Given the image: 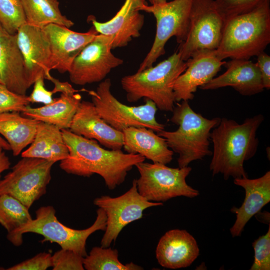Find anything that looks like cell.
Listing matches in <instances>:
<instances>
[{"label":"cell","mask_w":270,"mask_h":270,"mask_svg":"<svg viewBox=\"0 0 270 270\" xmlns=\"http://www.w3.org/2000/svg\"><path fill=\"white\" fill-rule=\"evenodd\" d=\"M270 42V0H262L252 9L224 20L214 52L222 60H250L264 52Z\"/></svg>","instance_id":"cell-3"},{"label":"cell","mask_w":270,"mask_h":270,"mask_svg":"<svg viewBox=\"0 0 270 270\" xmlns=\"http://www.w3.org/2000/svg\"><path fill=\"white\" fill-rule=\"evenodd\" d=\"M264 120L262 114L246 118L242 124L223 118L211 131L214 150L210 170L212 176L220 174L226 180L247 177L244 162L256 154V132Z\"/></svg>","instance_id":"cell-2"},{"label":"cell","mask_w":270,"mask_h":270,"mask_svg":"<svg viewBox=\"0 0 270 270\" xmlns=\"http://www.w3.org/2000/svg\"><path fill=\"white\" fill-rule=\"evenodd\" d=\"M10 162L8 157L6 154L4 150L0 146V180L1 174L10 168Z\"/></svg>","instance_id":"cell-39"},{"label":"cell","mask_w":270,"mask_h":270,"mask_svg":"<svg viewBox=\"0 0 270 270\" xmlns=\"http://www.w3.org/2000/svg\"><path fill=\"white\" fill-rule=\"evenodd\" d=\"M152 5L160 4L166 2V0H148Z\"/></svg>","instance_id":"cell-41"},{"label":"cell","mask_w":270,"mask_h":270,"mask_svg":"<svg viewBox=\"0 0 270 270\" xmlns=\"http://www.w3.org/2000/svg\"><path fill=\"white\" fill-rule=\"evenodd\" d=\"M72 133L96 140L110 150H122L123 133L107 124L98 114L92 102L81 101L68 129Z\"/></svg>","instance_id":"cell-18"},{"label":"cell","mask_w":270,"mask_h":270,"mask_svg":"<svg viewBox=\"0 0 270 270\" xmlns=\"http://www.w3.org/2000/svg\"><path fill=\"white\" fill-rule=\"evenodd\" d=\"M52 255L40 252L34 256L6 268L7 270H46L52 266Z\"/></svg>","instance_id":"cell-35"},{"label":"cell","mask_w":270,"mask_h":270,"mask_svg":"<svg viewBox=\"0 0 270 270\" xmlns=\"http://www.w3.org/2000/svg\"><path fill=\"white\" fill-rule=\"evenodd\" d=\"M194 0H173L158 4L142 5L140 11L152 14L156 28L152 46L140 64L138 72L151 66L157 59L165 54V45L172 36L180 44L186 38L189 26V17Z\"/></svg>","instance_id":"cell-9"},{"label":"cell","mask_w":270,"mask_h":270,"mask_svg":"<svg viewBox=\"0 0 270 270\" xmlns=\"http://www.w3.org/2000/svg\"><path fill=\"white\" fill-rule=\"evenodd\" d=\"M124 150L139 154L152 162L166 164L172 160L174 152L165 139L153 130L144 127H130L122 131Z\"/></svg>","instance_id":"cell-23"},{"label":"cell","mask_w":270,"mask_h":270,"mask_svg":"<svg viewBox=\"0 0 270 270\" xmlns=\"http://www.w3.org/2000/svg\"><path fill=\"white\" fill-rule=\"evenodd\" d=\"M40 121L22 116L18 112L0 114V134L9 144L14 156H18L32 142Z\"/></svg>","instance_id":"cell-26"},{"label":"cell","mask_w":270,"mask_h":270,"mask_svg":"<svg viewBox=\"0 0 270 270\" xmlns=\"http://www.w3.org/2000/svg\"><path fill=\"white\" fill-rule=\"evenodd\" d=\"M262 0H214L218 11L225 20L228 18L248 11Z\"/></svg>","instance_id":"cell-34"},{"label":"cell","mask_w":270,"mask_h":270,"mask_svg":"<svg viewBox=\"0 0 270 270\" xmlns=\"http://www.w3.org/2000/svg\"><path fill=\"white\" fill-rule=\"evenodd\" d=\"M84 258L74 252L61 248L52 256L53 270H84Z\"/></svg>","instance_id":"cell-33"},{"label":"cell","mask_w":270,"mask_h":270,"mask_svg":"<svg viewBox=\"0 0 270 270\" xmlns=\"http://www.w3.org/2000/svg\"><path fill=\"white\" fill-rule=\"evenodd\" d=\"M224 20L216 8L214 0H194L189 17L186 40L178 52L186 61L196 52L218 48Z\"/></svg>","instance_id":"cell-11"},{"label":"cell","mask_w":270,"mask_h":270,"mask_svg":"<svg viewBox=\"0 0 270 270\" xmlns=\"http://www.w3.org/2000/svg\"><path fill=\"white\" fill-rule=\"evenodd\" d=\"M186 67L177 50L154 66L124 76L120 84L126 100L132 102L148 99L160 110L172 112L176 102L173 85Z\"/></svg>","instance_id":"cell-5"},{"label":"cell","mask_w":270,"mask_h":270,"mask_svg":"<svg viewBox=\"0 0 270 270\" xmlns=\"http://www.w3.org/2000/svg\"><path fill=\"white\" fill-rule=\"evenodd\" d=\"M112 38L98 34L73 60L68 72L70 82L84 86L104 80L112 69L124 63L112 52Z\"/></svg>","instance_id":"cell-13"},{"label":"cell","mask_w":270,"mask_h":270,"mask_svg":"<svg viewBox=\"0 0 270 270\" xmlns=\"http://www.w3.org/2000/svg\"><path fill=\"white\" fill-rule=\"evenodd\" d=\"M0 146L4 150H10V148L5 139L2 138L0 136Z\"/></svg>","instance_id":"cell-40"},{"label":"cell","mask_w":270,"mask_h":270,"mask_svg":"<svg viewBox=\"0 0 270 270\" xmlns=\"http://www.w3.org/2000/svg\"><path fill=\"white\" fill-rule=\"evenodd\" d=\"M94 204L102 208L106 216V228L100 242L103 248L109 247L115 242L126 225L142 218L146 209L163 205L162 202H150L142 196L138 190L136 179L123 194L115 198L102 196L96 198Z\"/></svg>","instance_id":"cell-12"},{"label":"cell","mask_w":270,"mask_h":270,"mask_svg":"<svg viewBox=\"0 0 270 270\" xmlns=\"http://www.w3.org/2000/svg\"><path fill=\"white\" fill-rule=\"evenodd\" d=\"M146 0H125L116 15L109 20L101 22L90 15L87 22L92 24L100 34L112 38V49L126 46L133 38L140 36L144 24V16L140 8Z\"/></svg>","instance_id":"cell-17"},{"label":"cell","mask_w":270,"mask_h":270,"mask_svg":"<svg viewBox=\"0 0 270 270\" xmlns=\"http://www.w3.org/2000/svg\"><path fill=\"white\" fill-rule=\"evenodd\" d=\"M172 112L170 121L178 125V128L174 131L164 130L157 134L163 137L168 148L178 155V167L187 166L194 160L211 156V131L219 124L220 118L204 117L196 112L187 100L178 103Z\"/></svg>","instance_id":"cell-4"},{"label":"cell","mask_w":270,"mask_h":270,"mask_svg":"<svg viewBox=\"0 0 270 270\" xmlns=\"http://www.w3.org/2000/svg\"><path fill=\"white\" fill-rule=\"evenodd\" d=\"M226 71L199 87L202 90H216L231 86L244 96L262 92L264 87L256 62L250 60L231 59L224 65Z\"/></svg>","instance_id":"cell-19"},{"label":"cell","mask_w":270,"mask_h":270,"mask_svg":"<svg viewBox=\"0 0 270 270\" xmlns=\"http://www.w3.org/2000/svg\"><path fill=\"white\" fill-rule=\"evenodd\" d=\"M62 132L69 155L60 161V168L78 176L98 174L110 190L122 184L133 166L146 158L139 154L124 153L122 150H106L96 140L76 134L68 129Z\"/></svg>","instance_id":"cell-1"},{"label":"cell","mask_w":270,"mask_h":270,"mask_svg":"<svg viewBox=\"0 0 270 270\" xmlns=\"http://www.w3.org/2000/svg\"><path fill=\"white\" fill-rule=\"evenodd\" d=\"M97 216L94 224L84 230H76L59 222L56 210L52 206H41L36 212V218L20 226L6 238L14 246L23 242L22 236L28 232L35 233L44 237L43 242H55L62 248L71 250L82 257L88 254L86 242L88 238L97 230L104 231L106 216L100 208L96 210Z\"/></svg>","instance_id":"cell-6"},{"label":"cell","mask_w":270,"mask_h":270,"mask_svg":"<svg viewBox=\"0 0 270 270\" xmlns=\"http://www.w3.org/2000/svg\"><path fill=\"white\" fill-rule=\"evenodd\" d=\"M199 254L194 237L186 230L179 229L166 232L160 238L156 250L159 264L170 269L189 266Z\"/></svg>","instance_id":"cell-20"},{"label":"cell","mask_w":270,"mask_h":270,"mask_svg":"<svg viewBox=\"0 0 270 270\" xmlns=\"http://www.w3.org/2000/svg\"><path fill=\"white\" fill-rule=\"evenodd\" d=\"M30 104L28 96L16 94L0 83V114L24 112Z\"/></svg>","instance_id":"cell-31"},{"label":"cell","mask_w":270,"mask_h":270,"mask_svg":"<svg viewBox=\"0 0 270 270\" xmlns=\"http://www.w3.org/2000/svg\"><path fill=\"white\" fill-rule=\"evenodd\" d=\"M234 184L244 188L246 193L242 206L230 210L236 214V220L230 232L232 237H236L241 235L248 220L270 202V172L254 179L234 178Z\"/></svg>","instance_id":"cell-21"},{"label":"cell","mask_w":270,"mask_h":270,"mask_svg":"<svg viewBox=\"0 0 270 270\" xmlns=\"http://www.w3.org/2000/svg\"><path fill=\"white\" fill-rule=\"evenodd\" d=\"M82 101L76 93L61 94L52 102L38 108L27 106L22 114L40 122L54 125L61 130L69 129L72 118Z\"/></svg>","instance_id":"cell-25"},{"label":"cell","mask_w":270,"mask_h":270,"mask_svg":"<svg viewBox=\"0 0 270 270\" xmlns=\"http://www.w3.org/2000/svg\"><path fill=\"white\" fill-rule=\"evenodd\" d=\"M117 250L95 246L84 258L86 270H140L144 268L133 262L123 264L118 260Z\"/></svg>","instance_id":"cell-29"},{"label":"cell","mask_w":270,"mask_h":270,"mask_svg":"<svg viewBox=\"0 0 270 270\" xmlns=\"http://www.w3.org/2000/svg\"><path fill=\"white\" fill-rule=\"evenodd\" d=\"M254 261L250 270H270V225L266 233L252 243Z\"/></svg>","instance_id":"cell-32"},{"label":"cell","mask_w":270,"mask_h":270,"mask_svg":"<svg viewBox=\"0 0 270 270\" xmlns=\"http://www.w3.org/2000/svg\"><path fill=\"white\" fill-rule=\"evenodd\" d=\"M48 40L52 54V70L68 72L84 46L98 34L92 26L86 32L72 31L66 26L50 24L42 28Z\"/></svg>","instance_id":"cell-16"},{"label":"cell","mask_w":270,"mask_h":270,"mask_svg":"<svg viewBox=\"0 0 270 270\" xmlns=\"http://www.w3.org/2000/svg\"><path fill=\"white\" fill-rule=\"evenodd\" d=\"M257 66L260 72L264 88H270V56L264 52L257 56Z\"/></svg>","instance_id":"cell-37"},{"label":"cell","mask_w":270,"mask_h":270,"mask_svg":"<svg viewBox=\"0 0 270 270\" xmlns=\"http://www.w3.org/2000/svg\"><path fill=\"white\" fill-rule=\"evenodd\" d=\"M0 83L11 91L26 95L28 85L24 62L16 34L0 24Z\"/></svg>","instance_id":"cell-22"},{"label":"cell","mask_w":270,"mask_h":270,"mask_svg":"<svg viewBox=\"0 0 270 270\" xmlns=\"http://www.w3.org/2000/svg\"><path fill=\"white\" fill-rule=\"evenodd\" d=\"M135 166L140 175L136 179L138 192L148 201L162 202L177 196L193 198L200 194L186 182L192 170L190 166L172 168L144 162Z\"/></svg>","instance_id":"cell-8"},{"label":"cell","mask_w":270,"mask_h":270,"mask_svg":"<svg viewBox=\"0 0 270 270\" xmlns=\"http://www.w3.org/2000/svg\"><path fill=\"white\" fill-rule=\"evenodd\" d=\"M26 24L43 28L50 24L70 28L74 23L64 16L58 0H21Z\"/></svg>","instance_id":"cell-27"},{"label":"cell","mask_w":270,"mask_h":270,"mask_svg":"<svg viewBox=\"0 0 270 270\" xmlns=\"http://www.w3.org/2000/svg\"><path fill=\"white\" fill-rule=\"evenodd\" d=\"M18 46L22 55L28 88L40 76H48L52 70L50 42L42 28L27 24L16 33Z\"/></svg>","instance_id":"cell-14"},{"label":"cell","mask_w":270,"mask_h":270,"mask_svg":"<svg viewBox=\"0 0 270 270\" xmlns=\"http://www.w3.org/2000/svg\"><path fill=\"white\" fill-rule=\"evenodd\" d=\"M43 76L38 78L34 83L33 90L28 98L30 103H42L44 105L53 102L52 90H46L44 86Z\"/></svg>","instance_id":"cell-36"},{"label":"cell","mask_w":270,"mask_h":270,"mask_svg":"<svg viewBox=\"0 0 270 270\" xmlns=\"http://www.w3.org/2000/svg\"><path fill=\"white\" fill-rule=\"evenodd\" d=\"M111 86L110 79L106 78L96 90L88 91L97 112L107 124L122 132L130 127L146 128L156 132L164 130V125L156 120L158 108L152 100L145 99L144 104L127 106L114 96Z\"/></svg>","instance_id":"cell-7"},{"label":"cell","mask_w":270,"mask_h":270,"mask_svg":"<svg viewBox=\"0 0 270 270\" xmlns=\"http://www.w3.org/2000/svg\"><path fill=\"white\" fill-rule=\"evenodd\" d=\"M32 218L29 209L15 198L0 194V224L10 235Z\"/></svg>","instance_id":"cell-28"},{"label":"cell","mask_w":270,"mask_h":270,"mask_svg":"<svg viewBox=\"0 0 270 270\" xmlns=\"http://www.w3.org/2000/svg\"><path fill=\"white\" fill-rule=\"evenodd\" d=\"M69 152L62 130L58 127L40 122L30 146L21 154L22 157L38 158L54 164L68 156Z\"/></svg>","instance_id":"cell-24"},{"label":"cell","mask_w":270,"mask_h":270,"mask_svg":"<svg viewBox=\"0 0 270 270\" xmlns=\"http://www.w3.org/2000/svg\"><path fill=\"white\" fill-rule=\"evenodd\" d=\"M26 24L21 0H0V24L9 33L16 34Z\"/></svg>","instance_id":"cell-30"},{"label":"cell","mask_w":270,"mask_h":270,"mask_svg":"<svg viewBox=\"0 0 270 270\" xmlns=\"http://www.w3.org/2000/svg\"><path fill=\"white\" fill-rule=\"evenodd\" d=\"M226 62L220 60L214 50H202L186 60L187 67L173 85L176 102L192 100L197 88L212 79Z\"/></svg>","instance_id":"cell-15"},{"label":"cell","mask_w":270,"mask_h":270,"mask_svg":"<svg viewBox=\"0 0 270 270\" xmlns=\"http://www.w3.org/2000/svg\"><path fill=\"white\" fill-rule=\"evenodd\" d=\"M46 79L51 81L54 84V88L52 90L53 94L60 92L62 94H74L79 90H75L68 82H62L52 77L50 74Z\"/></svg>","instance_id":"cell-38"},{"label":"cell","mask_w":270,"mask_h":270,"mask_svg":"<svg viewBox=\"0 0 270 270\" xmlns=\"http://www.w3.org/2000/svg\"><path fill=\"white\" fill-rule=\"evenodd\" d=\"M54 162L23 157L0 180V194H9L28 209L46 192Z\"/></svg>","instance_id":"cell-10"}]
</instances>
